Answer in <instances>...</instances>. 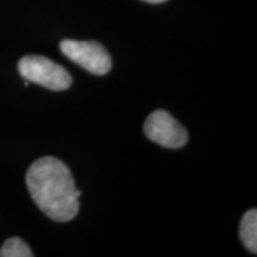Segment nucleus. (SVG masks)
I'll use <instances>...</instances> for the list:
<instances>
[{
    "label": "nucleus",
    "instance_id": "f03ea898",
    "mask_svg": "<svg viewBox=\"0 0 257 257\" xmlns=\"http://www.w3.org/2000/svg\"><path fill=\"white\" fill-rule=\"evenodd\" d=\"M19 73L28 82H33L49 90L62 92L72 86V76L63 66L45 56H25L19 62Z\"/></svg>",
    "mask_w": 257,
    "mask_h": 257
},
{
    "label": "nucleus",
    "instance_id": "423d86ee",
    "mask_svg": "<svg viewBox=\"0 0 257 257\" xmlns=\"http://www.w3.org/2000/svg\"><path fill=\"white\" fill-rule=\"evenodd\" d=\"M33 251L19 237H10L0 248V257H32Z\"/></svg>",
    "mask_w": 257,
    "mask_h": 257
},
{
    "label": "nucleus",
    "instance_id": "39448f33",
    "mask_svg": "<svg viewBox=\"0 0 257 257\" xmlns=\"http://www.w3.org/2000/svg\"><path fill=\"white\" fill-rule=\"evenodd\" d=\"M240 240L250 253H257V210L246 211L240 221Z\"/></svg>",
    "mask_w": 257,
    "mask_h": 257
},
{
    "label": "nucleus",
    "instance_id": "0eeeda50",
    "mask_svg": "<svg viewBox=\"0 0 257 257\" xmlns=\"http://www.w3.org/2000/svg\"><path fill=\"white\" fill-rule=\"evenodd\" d=\"M145 2H149V3H163V2H167V0H145Z\"/></svg>",
    "mask_w": 257,
    "mask_h": 257
},
{
    "label": "nucleus",
    "instance_id": "f257e3e1",
    "mask_svg": "<svg viewBox=\"0 0 257 257\" xmlns=\"http://www.w3.org/2000/svg\"><path fill=\"white\" fill-rule=\"evenodd\" d=\"M26 184L39 209L56 221H69L79 211L77 190L69 167L62 160L47 156L37 159L29 167Z\"/></svg>",
    "mask_w": 257,
    "mask_h": 257
},
{
    "label": "nucleus",
    "instance_id": "20e7f679",
    "mask_svg": "<svg viewBox=\"0 0 257 257\" xmlns=\"http://www.w3.org/2000/svg\"><path fill=\"white\" fill-rule=\"evenodd\" d=\"M145 135L149 140L167 149H180L189 140V133L182 123L166 110H156L145 121Z\"/></svg>",
    "mask_w": 257,
    "mask_h": 257
},
{
    "label": "nucleus",
    "instance_id": "7ed1b4c3",
    "mask_svg": "<svg viewBox=\"0 0 257 257\" xmlns=\"http://www.w3.org/2000/svg\"><path fill=\"white\" fill-rule=\"evenodd\" d=\"M60 50L72 62L97 76L109 73L111 57L106 47L97 42H82L66 39L60 42Z\"/></svg>",
    "mask_w": 257,
    "mask_h": 257
}]
</instances>
